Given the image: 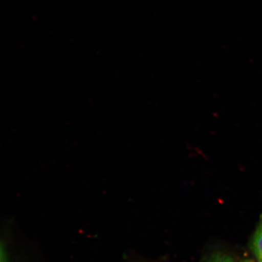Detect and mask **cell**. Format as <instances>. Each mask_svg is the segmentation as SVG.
Returning <instances> with one entry per match:
<instances>
[{
  "label": "cell",
  "mask_w": 262,
  "mask_h": 262,
  "mask_svg": "<svg viewBox=\"0 0 262 262\" xmlns=\"http://www.w3.org/2000/svg\"><path fill=\"white\" fill-rule=\"evenodd\" d=\"M251 248L258 262H262V218L258 222L251 241Z\"/></svg>",
  "instance_id": "1"
},
{
  "label": "cell",
  "mask_w": 262,
  "mask_h": 262,
  "mask_svg": "<svg viewBox=\"0 0 262 262\" xmlns=\"http://www.w3.org/2000/svg\"><path fill=\"white\" fill-rule=\"evenodd\" d=\"M206 262H237L233 257L227 253L217 252L212 254Z\"/></svg>",
  "instance_id": "2"
}]
</instances>
